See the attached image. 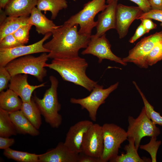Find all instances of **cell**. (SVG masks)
Listing matches in <instances>:
<instances>
[{
    "instance_id": "9",
    "label": "cell",
    "mask_w": 162,
    "mask_h": 162,
    "mask_svg": "<svg viewBox=\"0 0 162 162\" xmlns=\"http://www.w3.org/2000/svg\"><path fill=\"white\" fill-rule=\"evenodd\" d=\"M162 42V31L142 38L129 52L128 56L122 58L126 63H133L141 68H146L147 55L157 44Z\"/></svg>"
},
{
    "instance_id": "18",
    "label": "cell",
    "mask_w": 162,
    "mask_h": 162,
    "mask_svg": "<svg viewBox=\"0 0 162 162\" xmlns=\"http://www.w3.org/2000/svg\"><path fill=\"white\" fill-rule=\"evenodd\" d=\"M28 23L35 26L39 34L44 35L48 33H52L59 26H56L52 21L47 18L35 7L32 10L29 16Z\"/></svg>"
},
{
    "instance_id": "31",
    "label": "cell",
    "mask_w": 162,
    "mask_h": 162,
    "mask_svg": "<svg viewBox=\"0 0 162 162\" xmlns=\"http://www.w3.org/2000/svg\"><path fill=\"white\" fill-rule=\"evenodd\" d=\"M25 45L20 43L13 34L8 35L0 40V48L9 49Z\"/></svg>"
},
{
    "instance_id": "38",
    "label": "cell",
    "mask_w": 162,
    "mask_h": 162,
    "mask_svg": "<svg viewBox=\"0 0 162 162\" xmlns=\"http://www.w3.org/2000/svg\"><path fill=\"white\" fill-rule=\"evenodd\" d=\"M140 20L141 21V23L148 32L150 31L157 28V24L154 23L150 19L144 18L141 19Z\"/></svg>"
},
{
    "instance_id": "21",
    "label": "cell",
    "mask_w": 162,
    "mask_h": 162,
    "mask_svg": "<svg viewBox=\"0 0 162 162\" xmlns=\"http://www.w3.org/2000/svg\"><path fill=\"white\" fill-rule=\"evenodd\" d=\"M23 102L13 91L9 88L0 93V108L9 113L20 110Z\"/></svg>"
},
{
    "instance_id": "30",
    "label": "cell",
    "mask_w": 162,
    "mask_h": 162,
    "mask_svg": "<svg viewBox=\"0 0 162 162\" xmlns=\"http://www.w3.org/2000/svg\"><path fill=\"white\" fill-rule=\"evenodd\" d=\"M32 25L28 23L21 26L13 34L21 44L25 45L28 41L29 31Z\"/></svg>"
},
{
    "instance_id": "42",
    "label": "cell",
    "mask_w": 162,
    "mask_h": 162,
    "mask_svg": "<svg viewBox=\"0 0 162 162\" xmlns=\"http://www.w3.org/2000/svg\"><path fill=\"white\" fill-rule=\"evenodd\" d=\"M114 0H106V2L108 4H110Z\"/></svg>"
},
{
    "instance_id": "34",
    "label": "cell",
    "mask_w": 162,
    "mask_h": 162,
    "mask_svg": "<svg viewBox=\"0 0 162 162\" xmlns=\"http://www.w3.org/2000/svg\"><path fill=\"white\" fill-rule=\"evenodd\" d=\"M148 33L141 23L137 27L134 35L130 38L129 41L131 43H133L144 34Z\"/></svg>"
},
{
    "instance_id": "7",
    "label": "cell",
    "mask_w": 162,
    "mask_h": 162,
    "mask_svg": "<svg viewBox=\"0 0 162 162\" xmlns=\"http://www.w3.org/2000/svg\"><path fill=\"white\" fill-rule=\"evenodd\" d=\"M128 121V126L127 131L128 137L134 139L137 150L143 137H157L160 134V129L148 116L144 106L136 118L129 116Z\"/></svg>"
},
{
    "instance_id": "20",
    "label": "cell",
    "mask_w": 162,
    "mask_h": 162,
    "mask_svg": "<svg viewBox=\"0 0 162 162\" xmlns=\"http://www.w3.org/2000/svg\"><path fill=\"white\" fill-rule=\"evenodd\" d=\"M9 115L17 134L32 136L39 134L38 130L33 125L21 110L9 113Z\"/></svg>"
},
{
    "instance_id": "23",
    "label": "cell",
    "mask_w": 162,
    "mask_h": 162,
    "mask_svg": "<svg viewBox=\"0 0 162 162\" xmlns=\"http://www.w3.org/2000/svg\"><path fill=\"white\" fill-rule=\"evenodd\" d=\"M128 144L126 145L124 149L125 154L122 153L116 157L110 160V162H143L146 161L141 158L137 152V150L135 146L134 139L130 137H128Z\"/></svg>"
},
{
    "instance_id": "8",
    "label": "cell",
    "mask_w": 162,
    "mask_h": 162,
    "mask_svg": "<svg viewBox=\"0 0 162 162\" xmlns=\"http://www.w3.org/2000/svg\"><path fill=\"white\" fill-rule=\"evenodd\" d=\"M119 85L118 82L104 88L102 85L97 84L93 88L90 94L83 98H71L70 102L80 105L82 109H86L88 112L91 119L95 122L99 106L105 102V100L110 94L116 89Z\"/></svg>"
},
{
    "instance_id": "15",
    "label": "cell",
    "mask_w": 162,
    "mask_h": 162,
    "mask_svg": "<svg viewBox=\"0 0 162 162\" xmlns=\"http://www.w3.org/2000/svg\"><path fill=\"white\" fill-rule=\"evenodd\" d=\"M117 1L114 0L108 4L105 9L98 15L96 33L94 35H91V38H99L110 29H116Z\"/></svg>"
},
{
    "instance_id": "22",
    "label": "cell",
    "mask_w": 162,
    "mask_h": 162,
    "mask_svg": "<svg viewBox=\"0 0 162 162\" xmlns=\"http://www.w3.org/2000/svg\"><path fill=\"white\" fill-rule=\"evenodd\" d=\"M29 16L7 17L0 25V40L6 36L13 34L20 27L28 23Z\"/></svg>"
},
{
    "instance_id": "36",
    "label": "cell",
    "mask_w": 162,
    "mask_h": 162,
    "mask_svg": "<svg viewBox=\"0 0 162 162\" xmlns=\"http://www.w3.org/2000/svg\"><path fill=\"white\" fill-rule=\"evenodd\" d=\"M118 1V0H116ZM136 4L144 13L147 12L152 9L148 0H129Z\"/></svg>"
},
{
    "instance_id": "24",
    "label": "cell",
    "mask_w": 162,
    "mask_h": 162,
    "mask_svg": "<svg viewBox=\"0 0 162 162\" xmlns=\"http://www.w3.org/2000/svg\"><path fill=\"white\" fill-rule=\"evenodd\" d=\"M33 125L39 130L41 124L40 112L32 98L30 102H23L20 110Z\"/></svg>"
},
{
    "instance_id": "10",
    "label": "cell",
    "mask_w": 162,
    "mask_h": 162,
    "mask_svg": "<svg viewBox=\"0 0 162 162\" xmlns=\"http://www.w3.org/2000/svg\"><path fill=\"white\" fill-rule=\"evenodd\" d=\"M52 35V33H48L40 40L29 45L9 49L0 48V66L5 67L13 60L22 56L40 52H49L50 51L44 47V43Z\"/></svg>"
},
{
    "instance_id": "1",
    "label": "cell",
    "mask_w": 162,
    "mask_h": 162,
    "mask_svg": "<svg viewBox=\"0 0 162 162\" xmlns=\"http://www.w3.org/2000/svg\"><path fill=\"white\" fill-rule=\"evenodd\" d=\"M78 25L71 27L64 24L52 32V37L44 44L50 51L49 58H66L79 56L80 49L86 48L91 39V36L80 34Z\"/></svg>"
},
{
    "instance_id": "41",
    "label": "cell",
    "mask_w": 162,
    "mask_h": 162,
    "mask_svg": "<svg viewBox=\"0 0 162 162\" xmlns=\"http://www.w3.org/2000/svg\"><path fill=\"white\" fill-rule=\"evenodd\" d=\"M10 0H0V9H4Z\"/></svg>"
},
{
    "instance_id": "3",
    "label": "cell",
    "mask_w": 162,
    "mask_h": 162,
    "mask_svg": "<svg viewBox=\"0 0 162 162\" xmlns=\"http://www.w3.org/2000/svg\"><path fill=\"white\" fill-rule=\"evenodd\" d=\"M50 87L45 91L43 98H40L34 94L32 98L36 104L46 123L53 128H58L62 122V117L59 112L61 105L57 94L58 81L56 77H49Z\"/></svg>"
},
{
    "instance_id": "35",
    "label": "cell",
    "mask_w": 162,
    "mask_h": 162,
    "mask_svg": "<svg viewBox=\"0 0 162 162\" xmlns=\"http://www.w3.org/2000/svg\"><path fill=\"white\" fill-rule=\"evenodd\" d=\"M14 138L9 137H0V149L5 150L10 148L15 142Z\"/></svg>"
},
{
    "instance_id": "14",
    "label": "cell",
    "mask_w": 162,
    "mask_h": 162,
    "mask_svg": "<svg viewBox=\"0 0 162 162\" xmlns=\"http://www.w3.org/2000/svg\"><path fill=\"white\" fill-rule=\"evenodd\" d=\"M93 124L90 121L83 120L71 126L66 134L64 144L72 152L80 153L84 135Z\"/></svg>"
},
{
    "instance_id": "28",
    "label": "cell",
    "mask_w": 162,
    "mask_h": 162,
    "mask_svg": "<svg viewBox=\"0 0 162 162\" xmlns=\"http://www.w3.org/2000/svg\"><path fill=\"white\" fill-rule=\"evenodd\" d=\"M161 144V141L157 140V137H152L148 143L140 145L139 147L148 153L151 157V162H156L157 152Z\"/></svg>"
},
{
    "instance_id": "25",
    "label": "cell",
    "mask_w": 162,
    "mask_h": 162,
    "mask_svg": "<svg viewBox=\"0 0 162 162\" xmlns=\"http://www.w3.org/2000/svg\"><path fill=\"white\" fill-rule=\"evenodd\" d=\"M68 7L66 0H38L37 8L40 10L50 11L51 18L55 19L59 11Z\"/></svg>"
},
{
    "instance_id": "39",
    "label": "cell",
    "mask_w": 162,
    "mask_h": 162,
    "mask_svg": "<svg viewBox=\"0 0 162 162\" xmlns=\"http://www.w3.org/2000/svg\"><path fill=\"white\" fill-rule=\"evenodd\" d=\"M152 9L162 10V0H148Z\"/></svg>"
},
{
    "instance_id": "11",
    "label": "cell",
    "mask_w": 162,
    "mask_h": 162,
    "mask_svg": "<svg viewBox=\"0 0 162 162\" xmlns=\"http://www.w3.org/2000/svg\"><path fill=\"white\" fill-rule=\"evenodd\" d=\"M111 45L106 37L105 34L100 37L91 39L85 49L82 51L83 55L91 54L97 57L98 62L101 63L104 59H106L120 64L125 66L127 63L122 59L119 57L112 52Z\"/></svg>"
},
{
    "instance_id": "13",
    "label": "cell",
    "mask_w": 162,
    "mask_h": 162,
    "mask_svg": "<svg viewBox=\"0 0 162 162\" xmlns=\"http://www.w3.org/2000/svg\"><path fill=\"white\" fill-rule=\"evenodd\" d=\"M143 13L138 6H128L118 4L116 13V28L119 38L122 39L127 34L133 21Z\"/></svg>"
},
{
    "instance_id": "16",
    "label": "cell",
    "mask_w": 162,
    "mask_h": 162,
    "mask_svg": "<svg viewBox=\"0 0 162 162\" xmlns=\"http://www.w3.org/2000/svg\"><path fill=\"white\" fill-rule=\"evenodd\" d=\"M28 74H19L11 76L9 88L15 92L23 102H30L32 94L37 88L45 86V83L38 85H31L28 81Z\"/></svg>"
},
{
    "instance_id": "12",
    "label": "cell",
    "mask_w": 162,
    "mask_h": 162,
    "mask_svg": "<svg viewBox=\"0 0 162 162\" xmlns=\"http://www.w3.org/2000/svg\"><path fill=\"white\" fill-rule=\"evenodd\" d=\"M103 148L102 126L98 124H93L84 135L81 152L100 158L102 154Z\"/></svg>"
},
{
    "instance_id": "5",
    "label": "cell",
    "mask_w": 162,
    "mask_h": 162,
    "mask_svg": "<svg viewBox=\"0 0 162 162\" xmlns=\"http://www.w3.org/2000/svg\"><path fill=\"white\" fill-rule=\"evenodd\" d=\"M106 0H92L85 4L83 9L71 16L64 24L69 27L77 24L80 26L79 33L91 36L92 29L96 27L97 22L94 20L96 15L103 11L107 6Z\"/></svg>"
},
{
    "instance_id": "4",
    "label": "cell",
    "mask_w": 162,
    "mask_h": 162,
    "mask_svg": "<svg viewBox=\"0 0 162 162\" xmlns=\"http://www.w3.org/2000/svg\"><path fill=\"white\" fill-rule=\"evenodd\" d=\"M48 58L46 52L37 57L28 55L13 60L5 67L11 76L19 74H30L42 82L47 74L45 67H47Z\"/></svg>"
},
{
    "instance_id": "6",
    "label": "cell",
    "mask_w": 162,
    "mask_h": 162,
    "mask_svg": "<svg viewBox=\"0 0 162 162\" xmlns=\"http://www.w3.org/2000/svg\"><path fill=\"white\" fill-rule=\"evenodd\" d=\"M104 148L100 158L101 162H107L118 155L121 144L128 139L124 129L113 123H105L102 126Z\"/></svg>"
},
{
    "instance_id": "33",
    "label": "cell",
    "mask_w": 162,
    "mask_h": 162,
    "mask_svg": "<svg viewBox=\"0 0 162 162\" xmlns=\"http://www.w3.org/2000/svg\"><path fill=\"white\" fill-rule=\"evenodd\" d=\"M144 18L153 19L160 22V26L162 27V10L151 9L147 12L143 13L136 20Z\"/></svg>"
},
{
    "instance_id": "29",
    "label": "cell",
    "mask_w": 162,
    "mask_h": 162,
    "mask_svg": "<svg viewBox=\"0 0 162 162\" xmlns=\"http://www.w3.org/2000/svg\"><path fill=\"white\" fill-rule=\"evenodd\" d=\"M162 60V42L156 45L147 55L146 62L147 65L152 66Z\"/></svg>"
},
{
    "instance_id": "27",
    "label": "cell",
    "mask_w": 162,
    "mask_h": 162,
    "mask_svg": "<svg viewBox=\"0 0 162 162\" xmlns=\"http://www.w3.org/2000/svg\"><path fill=\"white\" fill-rule=\"evenodd\" d=\"M3 154L8 158L19 162H39V154L14 150L10 148L4 150Z\"/></svg>"
},
{
    "instance_id": "17",
    "label": "cell",
    "mask_w": 162,
    "mask_h": 162,
    "mask_svg": "<svg viewBox=\"0 0 162 162\" xmlns=\"http://www.w3.org/2000/svg\"><path fill=\"white\" fill-rule=\"evenodd\" d=\"M79 154L70 150L64 144L60 142L56 147L40 154L39 162H78Z\"/></svg>"
},
{
    "instance_id": "2",
    "label": "cell",
    "mask_w": 162,
    "mask_h": 162,
    "mask_svg": "<svg viewBox=\"0 0 162 162\" xmlns=\"http://www.w3.org/2000/svg\"><path fill=\"white\" fill-rule=\"evenodd\" d=\"M88 66L86 60L79 56L52 59L47 67L57 72L64 80L81 86L91 92L98 82L87 75L86 71Z\"/></svg>"
},
{
    "instance_id": "32",
    "label": "cell",
    "mask_w": 162,
    "mask_h": 162,
    "mask_svg": "<svg viewBox=\"0 0 162 162\" xmlns=\"http://www.w3.org/2000/svg\"><path fill=\"white\" fill-rule=\"evenodd\" d=\"M11 76L5 67L0 66V92L7 88Z\"/></svg>"
},
{
    "instance_id": "37",
    "label": "cell",
    "mask_w": 162,
    "mask_h": 162,
    "mask_svg": "<svg viewBox=\"0 0 162 162\" xmlns=\"http://www.w3.org/2000/svg\"><path fill=\"white\" fill-rule=\"evenodd\" d=\"M78 162H101L100 158L95 157L84 154L79 153Z\"/></svg>"
},
{
    "instance_id": "40",
    "label": "cell",
    "mask_w": 162,
    "mask_h": 162,
    "mask_svg": "<svg viewBox=\"0 0 162 162\" xmlns=\"http://www.w3.org/2000/svg\"><path fill=\"white\" fill-rule=\"evenodd\" d=\"M0 25L2 24L7 17V15L5 13L4 10L0 9Z\"/></svg>"
},
{
    "instance_id": "26",
    "label": "cell",
    "mask_w": 162,
    "mask_h": 162,
    "mask_svg": "<svg viewBox=\"0 0 162 162\" xmlns=\"http://www.w3.org/2000/svg\"><path fill=\"white\" fill-rule=\"evenodd\" d=\"M17 134L9 113L0 108V136L9 137Z\"/></svg>"
},
{
    "instance_id": "19",
    "label": "cell",
    "mask_w": 162,
    "mask_h": 162,
    "mask_svg": "<svg viewBox=\"0 0 162 162\" xmlns=\"http://www.w3.org/2000/svg\"><path fill=\"white\" fill-rule=\"evenodd\" d=\"M38 0H10L4 11L9 16H29L33 8L37 5Z\"/></svg>"
}]
</instances>
